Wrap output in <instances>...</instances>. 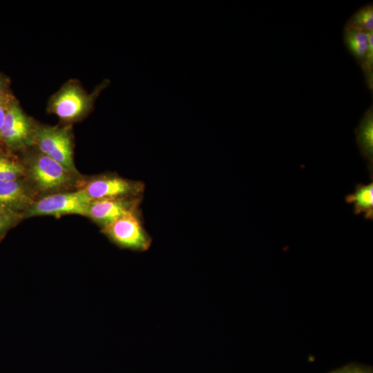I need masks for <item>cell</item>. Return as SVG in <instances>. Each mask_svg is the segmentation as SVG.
<instances>
[{
	"mask_svg": "<svg viewBox=\"0 0 373 373\" xmlns=\"http://www.w3.org/2000/svg\"><path fill=\"white\" fill-rule=\"evenodd\" d=\"M25 167L32 189L48 195L70 188L79 175L41 153L30 157Z\"/></svg>",
	"mask_w": 373,
	"mask_h": 373,
	"instance_id": "obj_1",
	"label": "cell"
},
{
	"mask_svg": "<svg viewBox=\"0 0 373 373\" xmlns=\"http://www.w3.org/2000/svg\"><path fill=\"white\" fill-rule=\"evenodd\" d=\"M92 200L81 189L73 192H57L37 200L23 213V218L37 216L59 217L66 214L86 216Z\"/></svg>",
	"mask_w": 373,
	"mask_h": 373,
	"instance_id": "obj_2",
	"label": "cell"
},
{
	"mask_svg": "<svg viewBox=\"0 0 373 373\" xmlns=\"http://www.w3.org/2000/svg\"><path fill=\"white\" fill-rule=\"evenodd\" d=\"M33 142L40 153L79 174L73 161L72 138L68 128L41 127L35 130Z\"/></svg>",
	"mask_w": 373,
	"mask_h": 373,
	"instance_id": "obj_3",
	"label": "cell"
},
{
	"mask_svg": "<svg viewBox=\"0 0 373 373\" xmlns=\"http://www.w3.org/2000/svg\"><path fill=\"white\" fill-rule=\"evenodd\" d=\"M102 232L117 247L136 251H145L152 240L142 227L137 211L129 213L102 227Z\"/></svg>",
	"mask_w": 373,
	"mask_h": 373,
	"instance_id": "obj_4",
	"label": "cell"
},
{
	"mask_svg": "<svg viewBox=\"0 0 373 373\" xmlns=\"http://www.w3.org/2000/svg\"><path fill=\"white\" fill-rule=\"evenodd\" d=\"M144 184L116 175H102L89 180L82 189L92 200L136 198Z\"/></svg>",
	"mask_w": 373,
	"mask_h": 373,
	"instance_id": "obj_5",
	"label": "cell"
},
{
	"mask_svg": "<svg viewBox=\"0 0 373 373\" xmlns=\"http://www.w3.org/2000/svg\"><path fill=\"white\" fill-rule=\"evenodd\" d=\"M35 132L30 118L14 101L6 113L1 143L10 150H17L33 142Z\"/></svg>",
	"mask_w": 373,
	"mask_h": 373,
	"instance_id": "obj_6",
	"label": "cell"
},
{
	"mask_svg": "<svg viewBox=\"0 0 373 373\" xmlns=\"http://www.w3.org/2000/svg\"><path fill=\"white\" fill-rule=\"evenodd\" d=\"M93 97L78 86L70 84L54 97L51 109L60 119L66 121L81 117L90 108Z\"/></svg>",
	"mask_w": 373,
	"mask_h": 373,
	"instance_id": "obj_7",
	"label": "cell"
},
{
	"mask_svg": "<svg viewBox=\"0 0 373 373\" xmlns=\"http://www.w3.org/2000/svg\"><path fill=\"white\" fill-rule=\"evenodd\" d=\"M26 180L0 181V209L23 215L35 202L34 190Z\"/></svg>",
	"mask_w": 373,
	"mask_h": 373,
	"instance_id": "obj_8",
	"label": "cell"
},
{
	"mask_svg": "<svg viewBox=\"0 0 373 373\" xmlns=\"http://www.w3.org/2000/svg\"><path fill=\"white\" fill-rule=\"evenodd\" d=\"M137 198L92 200L87 216L102 227L131 212L137 211Z\"/></svg>",
	"mask_w": 373,
	"mask_h": 373,
	"instance_id": "obj_9",
	"label": "cell"
},
{
	"mask_svg": "<svg viewBox=\"0 0 373 373\" xmlns=\"http://www.w3.org/2000/svg\"><path fill=\"white\" fill-rule=\"evenodd\" d=\"M361 154L368 162L370 176L373 175V111L371 106L365 113L355 131Z\"/></svg>",
	"mask_w": 373,
	"mask_h": 373,
	"instance_id": "obj_10",
	"label": "cell"
},
{
	"mask_svg": "<svg viewBox=\"0 0 373 373\" xmlns=\"http://www.w3.org/2000/svg\"><path fill=\"white\" fill-rule=\"evenodd\" d=\"M347 203L354 204V214L364 213L366 220L373 219V182L368 184H356L355 191L345 196Z\"/></svg>",
	"mask_w": 373,
	"mask_h": 373,
	"instance_id": "obj_11",
	"label": "cell"
},
{
	"mask_svg": "<svg viewBox=\"0 0 373 373\" xmlns=\"http://www.w3.org/2000/svg\"><path fill=\"white\" fill-rule=\"evenodd\" d=\"M343 39L348 50L363 65L368 49L367 32L344 29Z\"/></svg>",
	"mask_w": 373,
	"mask_h": 373,
	"instance_id": "obj_12",
	"label": "cell"
},
{
	"mask_svg": "<svg viewBox=\"0 0 373 373\" xmlns=\"http://www.w3.org/2000/svg\"><path fill=\"white\" fill-rule=\"evenodd\" d=\"M25 177V164L0 151V181L15 180Z\"/></svg>",
	"mask_w": 373,
	"mask_h": 373,
	"instance_id": "obj_13",
	"label": "cell"
},
{
	"mask_svg": "<svg viewBox=\"0 0 373 373\" xmlns=\"http://www.w3.org/2000/svg\"><path fill=\"white\" fill-rule=\"evenodd\" d=\"M345 29H357L365 32L373 31V6L372 3L358 9L350 18Z\"/></svg>",
	"mask_w": 373,
	"mask_h": 373,
	"instance_id": "obj_14",
	"label": "cell"
},
{
	"mask_svg": "<svg viewBox=\"0 0 373 373\" xmlns=\"http://www.w3.org/2000/svg\"><path fill=\"white\" fill-rule=\"evenodd\" d=\"M23 218L21 214L0 209V241Z\"/></svg>",
	"mask_w": 373,
	"mask_h": 373,
	"instance_id": "obj_15",
	"label": "cell"
},
{
	"mask_svg": "<svg viewBox=\"0 0 373 373\" xmlns=\"http://www.w3.org/2000/svg\"><path fill=\"white\" fill-rule=\"evenodd\" d=\"M14 102L7 81L0 75V104L10 105Z\"/></svg>",
	"mask_w": 373,
	"mask_h": 373,
	"instance_id": "obj_16",
	"label": "cell"
},
{
	"mask_svg": "<svg viewBox=\"0 0 373 373\" xmlns=\"http://www.w3.org/2000/svg\"><path fill=\"white\" fill-rule=\"evenodd\" d=\"M10 105L0 104V143H1V131L2 128V126L3 124L6 111Z\"/></svg>",
	"mask_w": 373,
	"mask_h": 373,
	"instance_id": "obj_17",
	"label": "cell"
},
{
	"mask_svg": "<svg viewBox=\"0 0 373 373\" xmlns=\"http://www.w3.org/2000/svg\"><path fill=\"white\" fill-rule=\"evenodd\" d=\"M358 370L354 368L347 367L343 370L336 371L332 373H357Z\"/></svg>",
	"mask_w": 373,
	"mask_h": 373,
	"instance_id": "obj_18",
	"label": "cell"
},
{
	"mask_svg": "<svg viewBox=\"0 0 373 373\" xmlns=\"http://www.w3.org/2000/svg\"><path fill=\"white\" fill-rule=\"evenodd\" d=\"M357 373H367V372L358 370Z\"/></svg>",
	"mask_w": 373,
	"mask_h": 373,
	"instance_id": "obj_19",
	"label": "cell"
}]
</instances>
